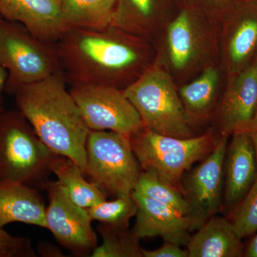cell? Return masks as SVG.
<instances>
[{
    "label": "cell",
    "mask_w": 257,
    "mask_h": 257,
    "mask_svg": "<svg viewBox=\"0 0 257 257\" xmlns=\"http://www.w3.org/2000/svg\"><path fill=\"white\" fill-rule=\"evenodd\" d=\"M127 32L110 25L101 29L69 28L56 43L66 82L74 85L126 89L143 73L145 56Z\"/></svg>",
    "instance_id": "obj_1"
},
{
    "label": "cell",
    "mask_w": 257,
    "mask_h": 257,
    "mask_svg": "<svg viewBox=\"0 0 257 257\" xmlns=\"http://www.w3.org/2000/svg\"><path fill=\"white\" fill-rule=\"evenodd\" d=\"M62 70L15 92L17 109L52 153L73 160L85 172L86 145L91 130L67 89Z\"/></svg>",
    "instance_id": "obj_2"
},
{
    "label": "cell",
    "mask_w": 257,
    "mask_h": 257,
    "mask_svg": "<svg viewBox=\"0 0 257 257\" xmlns=\"http://www.w3.org/2000/svg\"><path fill=\"white\" fill-rule=\"evenodd\" d=\"M52 153L18 109L0 112V181L45 189Z\"/></svg>",
    "instance_id": "obj_3"
},
{
    "label": "cell",
    "mask_w": 257,
    "mask_h": 257,
    "mask_svg": "<svg viewBox=\"0 0 257 257\" xmlns=\"http://www.w3.org/2000/svg\"><path fill=\"white\" fill-rule=\"evenodd\" d=\"M130 141L142 170L153 172L182 192L184 174L194 163L209 155L218 140L211 131L201 136L182 139L144 128L130 137Z\"/></svg>",
    "instance_id": "obj_4"
},
{
    "label": "cell",
    "mask_w": 257,
    "mask_h": 257,
    "mask_svg": "<svg viewBox=\"0 0 257 257\" xmlns=\"http://www.w3.org/2000/svg\"><path fill=\"white\" fill-rule=\"evenodd\" d=\"M138 111L144 127L173 138H192L187 113L170 74L149 67L124 89Z\"/></svg>",
    "instance_id": "obj_5"
},
{
    "label": "cell",
    "mask_w": 257,
    "mask_h": 257,
    "mask_svg": "<svg viewBox=\"0 0 257 257\" xmlns=\"http://www.w3.org/2000/svg\"><path fill=\"white\" fill-rule=\"evenodd\" d=\"M0 66L8 71L4 92L10 95L62 70L56 44L42 41L23 24L4 19L0 22Z\"/></svg>",
    "instance_id": "obj_6"
},
{
    "label": "cell",
    "mask_w": 257,
    "mask_h": 257,
    "mask_svg": "<svg viewBox=\"0 0 257 257\" xmlns=\"http://www.w3.org/2000/svg\"><path fill=\"white\" fill-rule=\"evenodd\" d=\"M84 175L106 195H130L141 173L130 137L111 131H92L88 136Z\"/></svg>",
    "instance_id": "obj_7"
},
{
    "label": "cell",
    "mask_w": 257,
    "mask_h": 257,
    "mask_svg": "<svg viewBox=\"0 0 257 257\" xmlns=\"http://www.w3.org/2000/svg\"><path fill=\"white\" fill-rule=\"evenodd\" d=\"M69 92L92 131H111L132 137L145 128L123 89L109 86L74 85Z\"/></svg>",
    "instance_id": "obj_8"
},
{
    "label": "cell",
    "mask_w": 257,
    "mask_h": 257,
    "mask_svg": "<svg viewBox=\"0 0 257 257\" xmlns=\"http://www.w3.org/2000/svg\"><path fill=\"white\" fill-rule=\"evenodd\" d=\"M229 137L221 135L202 163L187 171L182 178V194L188 204L192 231L201 227L220 209Z\"/></svg>",
    "instance_id": "obj_9"
},
{
    "label": "cell",
    "mask_w": 257,
    "mask_h": 257,
    "mask_svg": "<svg viewBox=\"0 0 257 257\" xmlns=\"http://www.w3.org/2000/svg\"><path fill=\"white\" fill-rule=\"evenodd\" d=\"M45 189L49 199L45 211V228L61 246L74 256L92 254L98 246V239L87 209L74 202L57 180L49 181Z\"/></svg>",
    "instance_id": "obj_10"
},
{
    "label": "cell",
    "mask_w": 257,
    "mask_h": 257,
    "mask_svg": "<svg viewBox=\"0 0 257 257\" xmlns=\"http://www.w3.org/2000/svg\"><path fill=\"white\" fill-rule=\"evenodd\" d=\"M132 195L138 204L136 221L132 230L139 239L159 236L164 241L187 246L192 232L187 216L138 192L133 191Z\"/></svg>",
    "instance_id": "obj_11"
},
{
    "label": "cell",
    "mask_w": 257,
    "mask_h": 257,
    "mask_svg": "<svg viewBox=\"0 0 257 257\" xmlns=\"http://www.w3.org/2000/svg\"><path fill=\"white\" fill-rule=\"evenodd\" d=\"M0 14L8 21L23 24L42 41L57 43L69 30L58 0H0Z\"/></svg>",
    "instance_id": "obj_12"
},
{
    "label": "cell",
    "mask_w": 257,
    "mask_h": 257,
    "mask_svg": "<svg viewBox=\"0 0 257 257\" xmlns=\"http://www.w3.org/2000/svg\"><path fill=\"white\" fill-rule=\"evenodd\" d=\"M224 160V199L231 212L241 202L257 179L256 153L246 131L231 135Z\"/></svg>",
    "instance_id": "obj_13"
},
{
    "label": "cell",
    "mask_w": 257,
    "mask_h": 257,
    "mask_svg": "<svg viewBox=\"0 0 257 257\" xmlns=\"http://www.w3.org/2000/svg\"><path fill=\"white\" fill-rule=\"evenodd\" d=\"M257 111V60L234 74L221 106V135L245 131Z\"/></svg>",
    "instance_id": "obj_14"
},
{
    "label": "cell",
    "mask_w": 257,
    "mask_h": 257,
    "mask_svg": "<svg viewBox=\"0 0 257 257\" xmlns=\"http://www.w3.org/2000/svg\"><path fill=\"white\" fill-rule=\"evenodd\" d=\"M189 257H241L244 247L231 221L214 216L191 236Z\"/></svg>",
    "instance_id": "obj_15"
},
{
    "label": "cell",
    "mask_w": 257,
    "mask_h": 257,
    "mask_svg": "<svg viewBox=\"0 0 257 257\" xmlns=\"http://www.w3.org/2000/svg\"><path fill=\"white\" fill-rule=\"evenodd\" d=\"M45 211L38 189L24 184L0 182V227L20 222L45 228Z\"/></svg>",
    "instance_id": "obj_16"
},
{
    "label": "cell",
    "mask_w": 257,
    "mask_h": 257,
    "mask_svg": "<svg viewBox=\"0 0 257 257\" xmlns=\"http://www.w3.org/2000/svg\"><path fill=\"white\" fill-rule=\"evenodd\" d=\"M50 169L71 199L80 207L87 209L106 200V193L84 178L85 175L80 167L68 157L53 154Z\"/></svg>",
    "instance_id": "obj_17"
},
{
    "label": "cell",
    "mask_w": 257,
    "mask_h": 257,
    "mask_svg": "<svg viewBox=\"0 0 257 257\" xmlns=\"http://www.w3.org/2000/svg\"><path fill=\"white\" fill-rule=\"evenodd\" d=\"M69 28L101 29L110 26L117 0H58Z\"/></svg>",
    "instance_id": "obj_18"
},
{
    "label": "cell",
    "mask_w": 257,
    "mask_h": 257,
    "mask_svg": "<svg viewBox=\"0 0 257 257\" xmlns=\"http://www.w3.org/2000/svg\"><path fill=\"white\" fill-rule=\"evenodd\" d=\"M234 25L228 43V60L236 74L247 67L257 49V10L245 12Z\"/></svg>",
    "instance_id": "obj_19"
},
{
    "label": "cell",
    "mask_w": 257,
    "mask_h": 257,
    "mask_svg": "<svg viewBox=\"0 0 257 257\" xmlns=\"http://www.w3.org/2000/svg\"><path fill=\"white\" fill-rule=\"evenodd\" d=\"M102 243L92 251V257H143L140 239L128 228L101 224L97 227Z\"/></svg>",
    "instance_id": "obj_20"
},
{
    "label": "cell",
    "mask_w": 257,
    "mask_h": 257,
    "mask_svg": "<svg viewBox=\"0 0 257 257\" xmlns=\"http://www.w3.org/2000/svg\"><path fill=\"white\" fill-rule=\"evenodd\" d=\"M219 75L216 69L208 68L196 80L179 91L186 113L202 114L210 107L217 87Z\"/></svg>",
    "instance_id": "obj_21"
},
{
    "label": "cell",
    "mask_w": 257,
    "mask_h": 257,
    "mask_svg": "<svg viewBox=\"0 0 257 257\" xmlns=\"http://www.w3.org/2000/svg\"><path fill=\"white\" fill-rule=\"evenodd\" d=\"M134 192L165 204L188 217V204L182 192L153 172L142 171Z\"/></svg>",
    "instance_id": "obj_22"
},
{
    "label": "cell",
    "mask_w": 257,
    "mask_h": 257,
    "mask_svg": "<svg viewBox=\"0 0 257 257\" xmlns=\"http://www.w3.org/2000/svg\"><path fill=\"white\" fill-rule=\"evenodd\" d=\"M168 45L171 62L175 68L181 69L189 63L194 50V37L190 20L183 11L170 24Z\"/></svg>",
    "instance_id": "obj_23"
},
{
    "label": "cell",
    "mask_w": 257,
    "mask_h": 257,
    "mask_svg": "<svg viewBox=\"0 0 257 257\" xmlns=\"http://www.w3.org/2000/svg\"><path fill=\"white\" fill-rule=\"evenodd\" d=\"M92 221L116 227L128 228L132 218L136 216L138 204L132 195L121 196L112 201L104 200L87 208Z\"/></svg>",
    "instance_id": "obj_24"
},
{
    "label": "cell",
    "mask_w": 257,
    "mask_h": 257,
    "mask_svg": "<svg viewBox=\"0 0 257 257\" xmlns=\"http://www.w3.org/2000/svg\"><path fill=\"white\" fill-rule=\"evenodd\" d=\"M231 223L241 239L257 231V179L241 202L231 211Z\"/></svg>",
    "instance_id": "obj_25"
},
{
    "label": "cell",
    "mask_w": 257,
    "mask_h": 257,
    "mask_svg": "<svg viewBox=\"0 0 257 257\" xmlns=\"http://www.w3.org/2000/svg\"><path fill=\"white\" fill-rule=\"evenodd\" d=\"M30 239L10 234L0 227V257H37Z\"/></svg>",
    "instance_id": "obj_26"
},
{
    "label": "cell",
    "mask_w": 257,
    "mask_h": 257,
    "mask_svg": "<svg viewBox=\"0 0 257 257\" xmlns=\"http://www.w3.org/2000/svg\"><path fill=\"white\" fill-rule=\"evenodd\" d=\"M142 253L143 257H189L187 249L170 241H164L161 247L155 250L142 248Z\"/></svg>",
    "instance_id": "obj_27"
},
{
    "label": "cell",
    "mask_w": 257,
    "mask_h": 257,
    "mask_svg": "<svg viewBox=\"0 0 257 257\" xmlns=\"http://www.w3.org/2000/svg\"><path fill=\"white\" fill-rule=\"evenodd\" d=\"M39 255L43 257H64L63 252L58 246L48 242H40L37 245Z\"/></svg>",
    "instance_id": "obj_28"
},
{
    "label": "cell",
    "mask_w": 257,
    "mask_h": 257,
    "mask_svg": "<svg viewBox=\"0 0 257 257\" xmlns=\"http://www.w3.org/2000/svg\"><path fill=\"white\" fill-rule=\"evenodd\" d=\"M245 131L248 133V136L250 137L251 142H252L257 160V111L254 117L251 120V122L248 124V127L246 128Z\"/></svg>",
    "instance_id": "obj_29"
},
{
    "label": "cell",
    "mask_w": 257,
    "mask_h": 257,
    "mask_svg": "<svg viewBox=\"0 0 257 257\" xmlns=\"http://www.w3.org/2000/svg\"><path fill=\"white\" fill-rule=\"evenodd\" d=\"M243 256L257 257V234L250 240L246 248H244Z\"/></svg>",
    "instance_id": "obj_30"
},
{
    "label": "cell",
    "mask_w": 257,
    "mask_h": 257,
    "mask_svg": "<svg viewBox=\"0 0 257 257\" xmlns=\"http://www.w3.org/2000/svg\"><path fill=\"white\" fill-rule=\"evenodd\" d=\"M8 76V71L0 66V94H2V93L4 92Z\"/></svg>",
    "instance_id": "obj_31"
},
{
    "label": "cell",
    "mask_w": 257,
    "mask_h": 257,
    "mask_svg": "<svg viewBox=\"0 0 257 257\" xmlns=\"http://www.w3.org/2000/svg\"><path fill=\"white\" fill-rule=\"evenodd\" d=\"M4 99H3V95L0 94V112L4 110Z\"/></svg>",
    "instance_id": "obj_32"
},
{
    "label": "cell",
    "mask_w": 257,
    "mask_h": 257,
    "mask_svg": "<svg viewBox=\"0 0 257 257\" xmlns=\"http://www.w3.org/2000/svg\"><path fill=\"white\" fill-rule=\"evenodd\" d=\"M2 20H3V18H2V15L0 14V22H1Z\"/></svg>",
    "instance_id": "obj_33"
},
{
    "label": "cell",
    "mask_w": 257,
    "mask_h": 257,
    "mask_svg": "<svg viewBox=\"0 0 257 257\" xmlns=\"http://www.w3.org/2000/svg\"><path fill=\"white\" fill-rule=\"evenodd\" d=\"M0 182H1V181H0Z\"/></svg>",
    "instance_id": "obj_34"
}]
</instances>
